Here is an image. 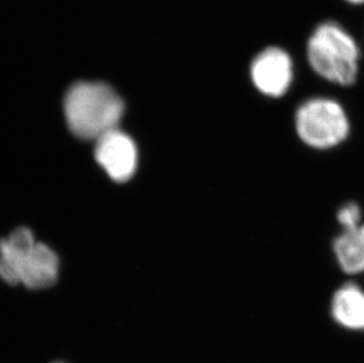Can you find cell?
I'll return each mask as SVG.
<instances>
[{
  "label": "cell",
  "instance_id": "cell-1",
  "mask_svg": "<svg viewBox=\"0 0 364 363\" xmlns=\"http://www.w3.org/2000/svg\"><path fill=\"white\" fill-rule=\"evenodd\" d=\"M302 52L310 71L323 82L338 88L358 83L364 44L340 21H320L306 38Z\"/></svg>",
  "mask_w": 364,
  "mask_h": 363
},
{
  "label": "cell",
  "instance_id": "cell-2",
  "mask_svg": "<svg viewBox=\"0 0 364 363\" xmlns=\"http://www.w3.org/2000/svg\"><path fill=\"white\" fill-rule=\"evenodd\" d=\"M64 112L75 136L97 141L103 135L118 129L124 103L118 93L104 83L80 82L66 93Z\"/></svg>",
  "mask_w": 364,
  "mask_h": 363
},
{
  "label": "cell",
  "instance_id": "cell-3",
  "mask_svg": "<svg viewBox=\"0 0 364 363\" xmlns=\"http://www.w3.org/2000/svg\"><path fill=\"white\" fill-rule=\"evenodd\" d=\"M59 261L48 246L36 242L28 228L0 241V278L11 285L45 289L58 278Z\"/></svg>",
  "mask_w": 364,
  "mask_h": 363
},
{
  "label": "cell",
  "instance_id": "cell-4",
  "mask_svg": "<svg viewBox=\"0 0 364 363\" xmlns=\"http://www.w3.org/2000/svg\"><path fill=\"white\" fill-rule=\"evenodd\" d=\"M294 123L299 141L314 150L338 147L350 134L347 111L333 97L313 96L303 100L296 109Z\"/></svg>",
  "mask_w": 364,
  "mask_h": 363
},
{
  "label": "cell",
  "instance_id": "cell-5",
  "mask_svg": "<svg viewBox=\"0 0 364 363\" xmlns=\"http://www.w3.org/2000/svg\"><path fill=\"white\" fill-rule=\"evenodd\" d=\"M247 75L262 96L279 100L295 82V55L289 46L279 43L262 45L249 60Z\"/></svg>",
  "mask_w": 364,
  "mask_h": 363
},
{
  "label": "cell",
  "instance_id": "cell-6",
  "mask_svg": "<svg viewBox=\"0 0 364 363\" xmlns=\"http://www.w3.org/2000/svg\"><path fill=\"white\" fill-rule=\"evenodd\" d=\"M95 156L110 179L116 182L129 181L137 168V147L119 127L97 140Z\"/></svg>",
  "mask_w": 364,
  "mask_h": 363
},
{
  "label": "cell",
  "instance_id": "cell-7",
  "mask_svg": "<svg viewBox=\"0 0 364 363\" xmlns=\"http://www.w3.org/2000/svg\"><path fill=\"white\" fill-rule=\"evenodd\" d=\"M330 312L337 322L350 329H364V288L348 280L333 291Z\"/></svg>",
  "mask_w": 364,
  "mask_h": 363
},
{
  "label": "cell",
  "instance_id": "cell-8",
  "mask_svg": "<svg viewBox=\"0 0 364 363\" xmlns=\"http://www.w3.org/2000/svg\"><path fill=\"white\" fill-rule=\"evenodd\" d=\"M333 251L348 280L364 275V222L358 228L338 233L333 241Z\"/></svg>",
  "mask_w": 364,
  "mask_h": 363
},
{
  "label": "cell",
  "instance_id": "cell-9",
  "mask_svg": "<svg viewBox=\"0 0 364 363\" xmlns=\"http://www.w3.org/2000/svg\"><path fill=\"white\" fill-rule=\"evenodd\" d=\"M336 221L342 231L358 228L364 222L363 209L358 202L348 201L337 209Z\"/></svg>",
  "mask_w": 364,
  "mask_h": 363
},
{
  "label": "cell",
  "instance_id": "cell-10",
  "mask_svg": "<svg viewBox=\"0 0 364 363\" xmlns=\"http://www.w3.org/2000/svg\"><path fill=\"white\" fill-rule=\"evenodd\" d=\"M344 3L353 5V6H362L364 5V0H343Z\"/></svg>",
  "mask_w": 364,
  "mask_h": 363
},
{
  "label": "cell",
  "instance_id": "cell-11",
  "mask_svg": "<svg viewBox=\"0 0 364 363\" xmlns=\"http://www.w3.org/2000/svg\"><path fill=\"white\" fill-rule=\"evenodd\" d=\"M53 363H65V362H60V361H58V362H53Z\"/></svg>",
  "mask_w": 364,
  "mask_h": 363
},
{
  "label": "cell",
  "instance_id": "cell-12",
  "mask_svg": "<svg viewBox=\"0 0 364 363\" xmlns=\"http://www.w3.org/2000/svg\"><path fill=\"white\" fill-rule=\"evenodd\" d=\"M363 44H364V43H363Z\"/></svg>",
  "mask_w": 364,
  "mask_h": 363
}]
</instances>
